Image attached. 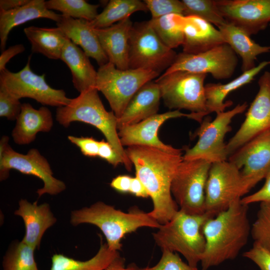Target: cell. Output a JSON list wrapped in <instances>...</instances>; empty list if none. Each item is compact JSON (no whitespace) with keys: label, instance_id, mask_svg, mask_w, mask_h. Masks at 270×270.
Returning a JSON list of instances; mask_svg holds the SVG:
<instances>
[{"label":"cell","instance_id":"1","mask_svg":"<svg viewBox=\"0 0 270 270\" xmlns=\"http://www.w3.org/2000/svg\"><path fill=\"white\" fill-rule=\"evenodd\" d=\"M125 150L134 166L136 176L152 200L153 208L149 214L160 224L168 222L179 210L171 184L182 160V152H168L146 146H130Z\"/></svg>","mask_w":270,"mask_h":270},{"label":"cell","instance_id":"2","mask_svg":"<svg viewBox=\"0 0 270 270\" xmlns=\"http://www.w3.org/2000/svg\"><path fill=\"white\" fill-rule=\"evenodd\" d=\"M250 230L248 206L242 203L241 199L208 220L202 227L206 247L201 270L234 259L246 244Z\"/></svg>","mask_w":270,"mask_h":270},{"label":"cell","instance_id":"3","mask_svg":"<svg viewBox=\"0 0 270 270\" xmlns=\"http://www.w3.org/2000/svg\"><path fill=\"white\" fill-rule=\"evenodd\" d=\"M70 223L74 226L83 224L96 226L104 236L108 248L118 252L121 249V240L126 234L143 227L158 229L162 225L148 212L137 208L125 212L102 202L72 211Z\"/></svg>","mask_w":270,"mask_h":270},{"label":"cell","instance_id":"4","mask_svg":"<svg viewBox=\"0 0 270 270\" xmlns=\"http://www.w3.org/2000/svg\"><path fill=\"white\" fill-rule=\"evenodd\" d=\"M56 120L68 128L74 122L90 124L101 132L120 156L128 171L132 164L122 145L118 134V118L112 111H107L101 101L98 90L93 88L83 92L76 98H71L66 106L58 108Z\"/></svg>","mask_w":270,"mask_h":270},{"label":"cell","instance_id":"5","mask_svg":"<svg viewBox=\"0 0 270 270\" xmlns=\"http://www.w3.org/2000/svg\"><path fill=\"white\" fill-rule=\"evenodd\" d=\"M214 217L206 212L190 214L180 210L168 222L152 234L156 244L162 250L178 252L190 266L197 268L206 247L202 227L208 220Z\"/></svg>","mask_w":270,"mask_h":270},{"label":"cell","instance_id":"6","mask_svg":"<svg viewBox=\"0 0 270 270\" xmlns=\"http://www.w3.org/2000/svg\"><path fill=\"white\" fill-rule=\"evenodd\" d=\"M159 75L148 70H120L108 62L97 70L96 88L104 95L118 118L137 92Z\"/></svg>","mask_w":270,"mask_h":270},{"label":"cell","instance_id":"7","mask_svg":"<svg viewBox=\"0 0 270 270\" xmlns=\"http://www.w3.org/2000/svg\"><path fill=\"white\" fill-rule=\"evenodd\" d=\"M206 76V74L178 70L163 74L155 82L168 108L188 110L197 114L202 122L208 114L204 85Z\"/></svg>","mask_w":270,"mask_h":270},{"label":"cell","instance_id":"8","mask_svg":"<svg viewBox=\"0 0 270 270\" xmlns=\"http://www.w3.org/2000/svg\"><path fill=\"white\" fill-rule=\"evenodd\" d=\"M211 164L203 159H182L171 184L180 210L190 214L206 212L205 190Z\"/></svg>","mask_w":270,"mask_h":270},{"label":"cell","instance_id":"9","mask_svg":"<svg viewBox=\"0 0 270 270\" xmlns=\"http://www.w3.org/2000/svg\"><path fill=\"white\" fill-rule=\"evenodd\" d=\"M177 54L160 40L149 20L133 24L130 34L129 68L160 74L174 62Z\"/></svg>","mask_w":270,"mask_h":270},{"label":"cell","instance_id":"10","mask_svg":"<svg viewBox=\"0 0 270 270\" xmlns=\"http://www.w3.org/2000/svg\"><path fill=\"white\" fill-rule=\"evenodd\" d=\"M9 138L4 136L0 141V180H4L9 176L11 170L22 174L32 175L42 180L44 186L38 189V197L47 194L57 195L66 188L64 182L53 176V172L47 160L36 148H32L26 154L14 150L9 146Z\"/></svg>","mask_w":270,"mask_h":270},{"label":"cell","instance_id":"11","mask_svg":"<svg viewBox=\"0 0 270 270\" xmlns=\"http://www.w3.org/2000/svg\"><path fill=\"white\" fill-rule=\"evenodd\" d=\"M248 106L247 102H244L231 110L216 114L212 121L210 118L202 120L192 134L194 138L198 137L197 142L192 148L186 150L182 159H203L211 164L226 160L228 155L226 144L224 142V136L232 130L230 124L232 118L242 113Z\"/></svg>","mask_w":270,"mask_h":270},{"label":"cell","instance_id":"12","mask_svg":"<svg viewBox=\"0 0 270 270\" xmlns=\"http://www.w3.org/2000/svg\"><path fill=\"white\" fill-rule=\"evenodd\" d=\"M30 55L24 67L17 72L5 68L0 72V87L16 98H30L44 106L58 108L67 105L71 98L62 90L52 88L45 80V74L38 75L30 68Z\"/></svg>","mask_w":270,"mask_h":270},{"label":"cell","instance_id":"13","mask_svg":"<svg viewBox=\"0 0 270 270\" xmlns=\"http://www.w3.org/2000/svg\"><path fill=\"white\" fill-rule=\"evenodd\" d=\"M248 192L240 170L234 164L212 163L206 186V212L215 216Z\"/></svg>","mask_w":270,"mask_h":270},{"label":"cell","instance_id":"14","mask_svg":"<svg viewBox=\"0 0 270 270\" xmlns=\"http://www.w3.org/2000/svg\"><path fill=\"white\" fill-rule=\"evenodd\" d=\"M238 63L236 53L229 45L224 43L198 54L184 52L178 54L174 62L164 74L183 70L210 74L216 80H225L233 75Z\"/></svg>","mask_w":270,"mask_h":270},{"label":"cell","instance_id":"15","mask_svg":"<svg viewBox=\"0 0 270 270\" xmlns=\"http://www.w3.org/2000/svg\"><path fill=\"white\" fill-rule=\"evenodd\" d=\"M258 84V91L244 120L226 144L228 156L254 138L270 130V72L264 73Z\"/></svg>","mask_w":270,"mask_h":270},{"label":"cell","instance_id":"16","mask_svg":"<svg viewBox=\"0 0 270 270\" xmlns=\"http://www.w3.org/2000/svg\"><path fill=\"white\" fill-rule=\"evenodd\" d=\"M228 161L240 171L248 192L264 178L270 168V130L246 143L232 154Z\"/></svg>","mask_w":270,"mask_h":270},{"label":"cell","instance_id":"17","mask_svg":"<svg viewBox=\"0 0 270 270\" xmlns=\"http://www.w3.org/2000/svg\"><path fill=\"white\" fill-rule=\"evenodd\" d=\"M215 3L228 23L250 36L264 30L270 22V0H216Z\"/></svg>","mask_w":270,"mask_h":270},{"label":"cell","instance_id":"18","mask_svg":"<svg viewBox=\"0 0 270 270\" xmlns=\"http://www.w3.org/2000/svg\"><path fill=\"white\" fill-rule=\"evenodd\" d=\"M182 116L196 120L194 114H185L180 110H175L158 114L138 123L124 126L118 129L121 144L123 146H146L168 152H182L181 150L162 142L158 137V132L160 126L166 120Z\"/></svg>","mask_w":270,"mask_h":270},{"label":"cell","instance_id":"19","mask_svg":"<svg viewBox=\"0 0 270 270\" xmlns=\"http://www.w3.org/2000/svg\"><path fill=\"white\" fill-rule=\"evenodd\" d=\"M133 23L128 18L106 28H94L109 62L120 70L129 68L130 38Z\"/></svg>","mask_w":270,"mask_h":270},{"label":"cell","instance_id":"20","mask_svg":"<svg viewBox=\"0 0 270 270\" xmlns=\"http://www.w3.org/2000/svg\"><path fill=\"white\" fill-rule=\"evenodd\" d=\"M14 214L20 216L25 226V234L22 240L32 247L39 248L42 236L48 229L57 221L48 204H38L26 199L18 202V208Z\"/></svg>","mask_w":270,"mask_h":270},{"label":"cell","instance_id":"21","mask_svg":"<svg viewBox=\"0 0 270 270\" xmlns=\"http://www.w3.org/2000/svg\"><path fill=\"white\" fill-rule=\"evenodd\" d=\"M56 26L66 38L76 46H80L89 58L96 60L100 66L109 62L90 21L62 14Z\"/></svg>","mask_w":270,"mask_h":270},{"label":"cell","instance_id":"22","mask_svg":"<svg viewBox=\"0 0 270 270\" xmlns=\"http://www.w3.org/2000/svg\"><path fill=\"white\" fill-rule=\"evenodd\" d=\"M53 126L50 110L46 106L37 110L28 103L22 104L20 112L12 132L14 142L23 145L30 144L40 132H48Z\"/></svg>","mask_w":270,"mask_h":270},{"label":"cell","instance_id":"23","mask_svg":"<svg viewBox=\"0 0 270 270\" xmlns=\"http://www.w3.org/2000/svg\"><path fill=\"white\" fill-rule=\"evenodd\" d=\"M161 98L160 88L155 81L146 84L132 97L118 118V129L158 114Z\"/></svg>","mask_w":270,"mask_h":270},{"label":"cell","instance_id":"24","mask_svg":"<svg viewBox=\"0 0 270 270\" xmlns=\"http://www.w3.org/2000/svg\"><path fill=\"white\" fill-rule=\"evenodd\" d=\"M45 2L44 0H30L19 8L0 10V47L2 52L5 49L8 34L14 28L37 18H48L56 22L60 20L62 14L48 9Z\"/></svg>","mask_w":270,"mask_h":270},{"label":"cell","instance_id":"25","mask_svg":"<svg viewBox=\"0 0 270 270\" xmlns=\"http://www.w3.org/2000/svg\"><path fill=\"white\" fill-rule=\"evenodd\" d=\"M183 52H203L225 43L218 30L208 22L196 16H185Z\"/></svg>","mask_w":270,"mask_h":270},{"label":"cell","instance_id":"26","mask_svg":"<svg viewBox=\"0 0 270 270\" xmlns=\"http://www.w3.org/2000/svg\"><path fill=\"white\" fill-rule=\"evenodd\" d=\"M60 60L70 68L74 86L80 93L96 88L97 71L83 50L67 38Z\"/></svg>","mask_w":270,"mask_h":270},{"label":"cell","instance_id":"27","mask_svg":"<svg viewBox=\"0 0 270 270\" xmlns=\"http://www.w3.org/2000/svg\"><path fill=\"white\" fill-rule=\"evenodd\" d=\"M218 28L224 42L241 58L243 72L256 66L255 60L258 55L270 52V46L258 44L246 32L234 24L227 22Z\"/></svg>","mask_w":270,"mask_h":270},{"label":"cell","instance_id":"28","mask_svg":"<svg viewBox=\"0 0 270 270\" xmlns=\"http://www.w3.org/2000/svg\"><path fill=\"white\" fill-rule=\"evenodd\" d=\"M269 64L268 61H263L252 70L243 72L239 76L225 84L209 83L205 85L206 105L208 114H218L232 104V102H224L226 96L232 92L252 82L263 68Z\"/></svg>","mask_w":270,"mask_h":270},{"label":"cell","instance_id":"29","mask_svg":"<svg viewBox=\"0 0 270 270\" xmlns=\"http://www.w3.org/2000/svg\"><path fill=\"white\" fill-rule=\"evenodd\" d=\"M24 31L33 52L40 53L50 59H60L66 38L59 28L30 26Z\"/></svg>","mask_w":270,"mask_h":270},{"label":"cell","instance_id":"30","mask_svg":"<svg viewBox=\"0 0 270 270\" xmlns=\"http://www.w3.org/2000/svg\"><path fill=\"white\" fill-rule=\"evenodd\" d=\"M119 255L118 252L111 250L107 244L101 240L96 254L86 260H76L63 254H54L50 270H104Z\"/></svg>","mask_w":270,"mask_h":270},{"label":"cell","instance_id":"31","mask_svg":"<svg viewBox=\"0 0 270 270\" xmlns=\"http://www.w3.org/2000/svg\"><path fill=\"white\" fill-rule=\"evenodd\" d=\"M147 12L144 2L140 0H111L104 10L98 14L90 24L94 28L109 27L128 18L133 13Z\"/></svg>","mask_w":270,"mask_h":270},{"label":"cell","instance_id":"32","mask_svg":"<svg viewBox=\"0 0 270 270\" xmlns=\"http://www.w3.org/2000/svg\"><path fill=\"white\" fill-rule=\"evenodd\" d=\"M150 24L162 42L173 49L182 44L185 16L176 14L151 19Z\"/></svg>","mask_w":270,"mask_h":270},{"label":"cell","instance_id":"33","mask_svg":"<svg viewBox=\"0 0 270 270\" xmlns=\"http://www.w3.org/2000/svg\"><path fill=\"white\" fill-rule=\"evenodd\" d=\"M34 250L22 240L14 242L3 256V270H38L34 258Z\"/></svg>","mask_w":270,"mask_h":270},{"label":"cell","instance_id":"34","mask_svg":"<svg viewBox=\"0 0 270 270\" xmlns=\"http://www.w3.org/2000/svg\"><path fill=\"white\" fill-rule=\"evenodd\" d=\"M46 8L56 10L64 16L76 19L92 21L98 14V4H92L84 0H49L46 1Z\"/></svg>","mask_w":270,"mask_h":270},{"label":"cell","instance_id":"35","mask_svg":"<svg viewBox=\"0 0 270 270\" xmlns=\"http://www.w3.org/2000/svg\"><path fill=\"white\" fill-rule=\"evenodd\" d=\"M184 16H196L218 28L227 23L218 11L215 0H182Z\"/></svg>","mask_w":270,"mask_h":270},{"label":"cell","instance_id":"36","mask_svg":"<svg viewBox=\"0 0 270 270\" xmlns=\"http://www.w3.org/2000/svg\"><path fill=\"white\" fill-rule=\"evenodd\" d=\"M250 234L254 242L270 251V202H260Z\"/></svg>","mask_w":270,"mask_h":270},{"label":"cell","instance_id":"37","mask_svg":"<svg viewBox=\"0 0 270 270\" xmlns=\"http://www.w3.org/2000/svg\"><path fill=\"white\" fill-rule=\"evenodd\" d=\"M143 2L152 14V19L172 14L184 16V6L182 0H144Z\"/></svg>","mask_w":270,"mask_h":270},{"label":"cell","instance_id":"38","mask_svg":"<svg viewBox=\"0 0 270 270\" xmlns=\"http://www.w3.org/2000/svg\"><path fill=\"white\" fill-rule=\"evenodd\" d=\"M135 270H198V268L184 262L176 252L162 250V256L155 266L142 268H136Z\"/></svg>","mask_w":270,"mask_h":270},{"label":"cell","instance_id":"39","mask_svg":"<svg viewBox=\"0 0 270 270\" xmlns=\"http://www.w3.org/2000/svg\"><path fill=\"white\" fill-rule=\"evenodd\" d=\"M22 104L19 100L10 95L0 87V116L8 120H16L19 116Z\"/></svg>","mask_w":270,"mask_h":270},{"label":"cell","instance_id":"40","mask_svg":"<svg viewBox=\"0 0 270 270\" xmlns=\"http://www.w3.org/2000/svg\"><path fill=\"white\" fill-rule=\"evenodd\" d=\"M246 258L256 264L260 270H270V251L254 242L248 250L243 254Z\"/></svg>","mask_w":270,"mask_h":270},{"label":"cell","instance_id":"41","mask_svg":"<svg viewBox=\"0 0 270 270\" xmlns=\"http://www.w3.org/2000/svg\"><path fill=\"white\" fill-rule=\"evenodd\" d=\"M68 138L80 148L84 156L88 157L98 156L99 141L93 138L68 136Z\"/></svg>","mask_w":270,"mask_h":270},{"label":"cell","instance_id":"42","mask_svg":"<svg viewBox=\"0 0 270 270\" xmlns=\"http://www.w3.org/2000/svg\"><path fill=\"white\" fill-rule=\"evenodd\" d=\"M264 186L257 192L241 198V202L248 206L255 202H270V168L265 178Z\"/></svg>","mask_w":270,"mask_h":270},{"label":"cell","instance_id":"43","mask_svg":"<svg viewBox=\"0 0 270 270\" xmlns=\"http://www.w3.org/2000/svg\"><path fill=\"white\" fill-rule=\"evenodd\" d=\"M114 166L120 164H123V160L112 146L104 140L99 141L98 156Z\"/></svg>","mask_w":270,"mask_h":270},{"label":"cell","instance_id":"44","mask_svg":"<svg viewBox=\"0 0 270 270\" xmlns=\"http://www.w3.org/2000/svg\"><path fill=\"white\" fill-rule=\"evenodd\" d=\"M132 178L128 175L118 176L112 180L110 186L119 192L130 193Z\"/></svg>","mask_w":270,"mask_h":270},{"label":"cell","instance_id":"45","mask_svg":"<svg viewBox=\"0 0 270 270\" xmlns=\"http://www.w3.org/2000/svg\"><path fill=\"white\" fill-rule=\"evenodd\" d=\"M25 50L24 45L18 44L10 46L2 52L0 56V72L6 68V64L15 56Z\"/></svg>","mask_w":270,"mask_h":270},{"label":"cell","instance_id":"46","mask_svg":"<svg viewBox=\"0 0 270 270\" xmlns=\"http://www.w3.org/2000/svg\"><path fill=\"white\" fill-rule=\"evenodd\" d=\"M130 193L140 198L149 197L148 192L141 180L137 177H132Z\"/></svg>","mask_w":270,"mask_h":270},{"label":"cell","instance_id":"47","mask_svg":"<svg viewBox=\"0 0 270 270\" xmlns=\"http://www.w3.org/2000/svg\"><path fill=\"white\" fill-rule=\"evenodd\" d=\"M124 259L120 255L115 258L104 270H135L134 265H130L127 268L125 266Z\"/></svg>","mask_w":270,"mask_h":270},{"label":"cell","instance_id":"48","mask_svg":"<svg viewBox=\"0 0 270 270\" xmlns=\"http://www.w3.org/2000/svg\"><path fill=\"white\" fill-rule=\"evenodd\" d=\"M30 0H0V10H8L22 6Z\"/></svg>","mask_w":270,"mask_h":270},{"label":"cell","instance_id":"49","mask_svg":"<svg viewBox=\"0 0 270 270\" xmlns=\"http://www.w3.org/2000/svg\"><path fill=\"white\" fill-rule=\"evenodd\" d=\"M268 62H269V64L270 65V60L268 61Z\"/></svg>","mask_w":270,"mask_h":270}]
</instances>
